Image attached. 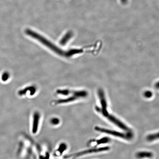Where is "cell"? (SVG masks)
I'll list each match as a JSON object with an SVG mask.
<instances>
[{
    "label": "cell",
    "mask_w": 159,
    "mask_h": 159,
    "mask_svg": "<svg viewBox=\"0 0 159 159\" xmlns=\"http://www.w3.org/2000/svg\"><path fill=\"white\" fill-rule=\"evenodd\" d=\"M25 33L28 35L35 39L39 41V42L42 43L44 45L47 47L48 48L53 51L57 54L60 55V56H65L66 52L63 51L60 48H58V47H57L56 45H55L50 41H48L45 38H44L42 36H41L39 34L35 32V31L27 29L26 30Z\"/></svg>",
    "instance_id": "cell-1"
},
{
    "label": "cell",
    "mask_w": 159,
    "mask_h": 159,
    "mask_svg": "<svg viewBox=\"0 0 159 159\" xmlns=\"http://www.w3.org/2000/svg\"><path fill=\"white\" fill-rule=\"evenodd\" d=\"M110 149L108 146L103 147L93 148L87 150L76 152L68 155H67L63 157V159H75L78 158L82 157L83 156L87 155L92 154V153H99L103 151H107Z\"/></svg>",
    "instance_id": "cell-2"
},
{
    "label": "cell",
    "mask_w": 159,
    "mask_h": 159,
    "mask_svg": "<svg viewBox=\"0 0 159 159\" xmlns=\"http://www.w3.org/2000/svg\"><path fill=\"white\" fill-rule=\"evenodd\" d=\"M87 95V92L85 91H73L72 95L65 99H59L53 102V104L58 105L72 103L78 99L86 97Z\"/></svg>",
    "instance_id": "cell-3"
},
{
    "label": "cell",
    "mask_w": 159,
    "mask_h": 159,
    "mask_svg": "<svg viewBox=\"0 0 159 159\" xmlns=\"http://www.w3.org/2000/svg\"><path fill=\"white\" fill-rule=\"evenodd\" d=\"M94 129L97 132L107 134L108 135L117 137L122 138L126 140H131L133 136V133H132V131L127 132L126 133H124L119 132L118 131L106 129V128H101L98 126H95Z\"/></svg>",
    "instance_id": "cell-4"
},
{
    "label": "cell",
    "mask_w": 159,
    "mask_h": 159,
    "mask_svg": "<svg viewBox=\"0 0 159 159\" xmlns=\"http://www.w3.org/2000/svg\"><path fill=\"white\" fill-rule=\"evenodd\" d=\"M106 118L109 120L111 122L115 124L118 128H121V129L124 130L126 132H131V130L128 127L126 126L125 124H124L118 119L116 118L114 116L108 113L106 117Z\"/></svg>",
    "instance_id": "cell-5"
},
{
    "label": "cell",
    "mask_w": 159,
    "mask_h": 159,
    "mask_svg": "<svg viewBox=\"0 0 159 159\" xmlns=\"http://www.w3.org/2000/svg\"><path fill=\"white\" fill-rule=\"evenodd\" d=\"M98 95H99V101L101 106V107L96 106L95 107V110L97 111H106L107 110V102L105 97L104 92L103 90L99 89L98 91Z\"/></svg>",
    "instance_id": "cell-6"
},
{
    "label": "cell",
    "mask_w": 159,
    "mask_h": 159,
    "mask_svg": "<svg viewBox=\"0 0 159 159\" xmlns=\"http://www.w3.org/2000/svg\"><path fill=\"white\" fill-rule=\"evenodd\" d=\"M41 118V115L39 112L36 111L33 114L32 132L34 134H36L38 132L40 122Z\"/></svg>",
    "instance_id": "cell-7"
},
{
    "label": "cell",
    "mask_w": 159,
    "mask_h": 159,
    "mask_svg": "<svg viewBox=\"0 0 159 159\" xmlns=\"http://www.w3.org/2000/svg\"><path fill=\"white\" fill-rule=\"evenodd\" d=\"M136 156L139 159L151 158L153 157V154L151 152L140 151L137 153Z\"/></svg>",
    "instance_id": "cell-8"
},
{
    "label": "cell",
    "mask_w": 159,
    "mask_h": 159,
    "mask_svg": "<svg viewBox=\"0 0 159 159\" xmlns=\"http://www.w3.org/2000/svg\"><path fill=\"white\" fill-rule=\"evenodd\" d=\"M67 148V145L65 143H61L59 145L58 148L55 151L54 155L56 157L61 156L63 152L65 151Z\"/></svg>",
    "instance_id": "cell-9"
},
{
    "label": "cell",
    "mask_w": 159,
    "mask_h": 159,
    "mask_svg": "<svg viewBox=\"0 0 159 159\" xmlns=\"http://www.w3.org/2000/svg\"><path fill=\"white\" fill-rule=\"evenodd\" d=\"M73 33L72 32L69 31L64 36L63 38L60 41V43L62 45H65L68 41L73 36Z\"/></svg>",
    "instance_id": "cell-10"
},
{
    "label": "cell",
    "mask_w": 159,
    "mask_h": 159,
    "mask_svg": "<svg viewBox=\"0 0 159 159\" xmlns=\"http://www.w3.org/2000/svg\"><path fill=\"white\" fill-rule=\"evenodd\" d=\"M159 139V132L156 133L150 134L146 137L147 140L151 142Z\"/></svg>",
    "instance_id": "cell-11"
},
{
    "label": "cell",
    "mask_w": 159,
    "mask_h": 159,
    "mask_svg": "<svg viewBox=\"0 0 159 159\" xmlns=\"http://www.w3.org/2000/svg\"><path fill=\"white\" fill-rule=\"evenodd\" d=\"M49 122L52 125L56 126L60 124V121L58 117H53L50 120Z\"/></svg>",
    "instance_id": "cell-12"
},
{
    "label": "cell",
    "mask_w": 159,
    "mask_h": 159,
    "mask_svg": "<svg viewBox=\"0 0 159 159\" xmlns=\"http://www.w3.org/2000/svg\"><path fill=\"white\" fill-rule=\"evenodd\" d=\"M110 138L107 137H105L101 139L95 141V142L97 143V145H100L103 144H106L109 143L110 142Z\"/></svg>",
    "instance_id": "cell-13"
},
{
    "label": "cell",
    "mask_w": 159,
    "mask_h": 159,
    "mask_svg": "<svg viewBox=\"0 0 159 159\" xmlns=\"http://www.w3.org/2000/svg\"><path fill=\"white\" fill-rule=\"evenodd\" d=\"M144 95L145 97L147 98V99H149V98H151L153 96V93L152 92L150 91H146L144 94Z\"/></svg>",
    "instance_id": "cell-14"
},
{
    "label": "cell",
    "mask_w": 159,
    "mask_h": 159,
    "mask_svg": "<svg viewBox=\"0 0 159 159\" xmlns=\"http://www.w3.org/2000/svg\"><path fill=\"white\" fill-rule=\"evenodd\" d=\"M3 75L2 76V79L3 81H6L9 78V74L8 73H4Z\"/></svg>",
    "instance_id": "cell-15"
},
{
    "label": "cell",
    "mask_w": 159,
    "mask_h": 159,
    "mask_svg": "<svg viewBox=\"0 0 159 159\" xmlns=\"http://www.w3.org/2000/svg\"><path fill=\"white\" fill-rule=\"evenodd\" d=\"M40 159H49V156L48 154L44 156H41Z\"/></svg>",
    "instance_id": "cell-16"
},
{
    "label": "cell",
    "mask_w": 159,
    "mask_h": 159,
    "mask_svg": "<svg viewBox=\"0 0 159 159\" xmlns=\"http://www.w3.org/2000/svg\"><path fill=\"white\" fill-rule=\"evenodd\" d=\"M155 87L157 89H159V81L155 84Z\"/></svg>",
    "instance_id": "cell-17"
},
{
    "label": "cell",
    "mask_w": 159,
    "mask_h": 159,
    "mask_svg": "<svg viewBox=\"0 0 159 159\" xmlns=\"http://www.w3.org/2000/svg\"><path fill=\"white\" fill-rule=\"evenodd\" d=\"M128 1V0H121V2L123 3H126Z\"/></svg>",
    "instance_id": "cell-18"
}]
</instances>
